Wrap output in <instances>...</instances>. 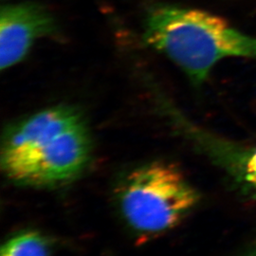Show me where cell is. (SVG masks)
Returning a JSON list of instances; mask_svg holds the SVG:
<instances>
[{
  "instance_id": "4",
  "label": "cell",
  "mask_w": 256,
  "mask_h": 256,
  "mask_svg": "<svg viewBox=\"0 0 256 256\" xmlns=\"http://www.w3.org/2000/svg\"><path fill=\"white\" fill-rule=\"evenodd\" d=\"M52 16L38 4H8L0 12V68H10L21 62L39 38L52 34Z\"/></svg>"
},
{
  "instance_id": "1",
  "label": "cell",
  "mask_w": 256,
  "mask_h": 256,
  "mask_svg": "<svg viewBox=\"0 0 256 256\" xmlns=\"http://www.w3.org/2000/svg\"><path fill=\"white\" fill-rule=\"evenodd\" d=\"M90 156V135L80 113L68 106H54L8 129L2 167L16 182L54 186L75 178Z\"/></svg>"
},
{
  "instance_id": "2",
  "label": "cell",
  "mask_w": 256,
  "mask_h": 256,
  "mask_svg": "<svg viewBox=\"0 0 256 256\" xmlns=\"http://www.w3.org/2000/svg\"><path fill=\"white\" fill-rule=\"evenodd\" d=\"M144 40L173 61L194 84L227 58L256 59V37L200 9L158 6L146 20Z\"/></svg>"
},
{
  "instance_id": "6",
  "label": "cell",
  "mask_w": 256,
  "mask_h": 256,
  "mask_svg": "<svg viewBox=\"0 0 256 256\" xmlns=\"http://www.w3.org/2000/svg\"><path fill=\"white\" fill-rule=\"evenodd\" d=\"M245 176L248 182L256 191V146L250 150L247 158L245 164Z\"/></svg>"
},
{
  "instance_id": "7",
  "label": "cell",
  "mask_w": 256,
  "mask_h": 256,
  "mask_svg": "<svg viewBox=\"0 0 256 256\" xmlns=\"http://www.w3.org/2000/svg\"></svg>"
},
{
  "instance_id": "5",
  "label": "cell",
  "mask_w": 256,
  "mask_h": 256,
  "mask_svg": "<svg viewBox=\"0 0 256 256\" xmlns=\"http://www.w3.org/2000/svg\"><path fill=\"white\" fill-rule=\"evenodd\" d=\"M1 256H48L46 241L36 232H23L3 245Z\"/></svg>"
},
{
  "instance_id": "3",
  "label": "cell",
  "mask_w": 256,
  "mask_h": 256,
  "mask_svg": "<svg viewBox=\"0 0 256 256\" xmlns=\"http://www.w3.org/2000/svg\"><path fill=\"white\" fill-rule=\"evenodd\" d=\"M118 200L124 220L133 229L158 234L180 223L198 196L174 166L151 164L128 174L120 187Z\"/></svg>"
}]
</instances>
